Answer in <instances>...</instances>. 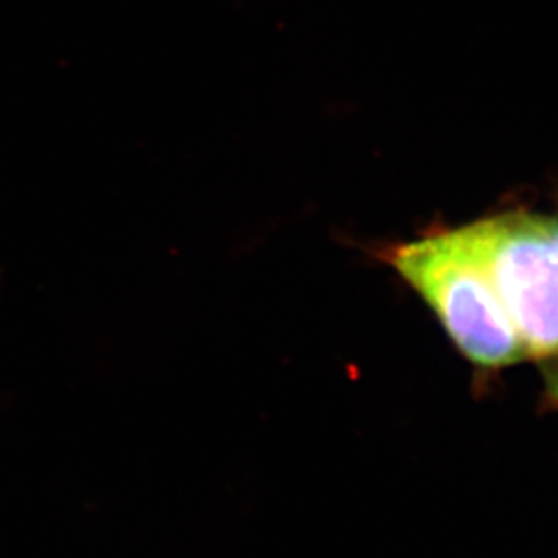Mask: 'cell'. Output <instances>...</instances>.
Instances as JSON below:
<instances>
[{"mask_svg": "<svg viewBox=\"0 0 558 558\" xmlns=\"http://www.w3.org/2000/svg\"><path fill=\"white\" fill-rule=\"evenodd\" d=\"M383 258L432 306L472 363L497 368L526 357L488 276L456 231L393 245Z\"/></svg>", "mask_w": 558, "mask_h": 558, "instance_id": "cell-1", "label": "cell"}, {"mask_svg": "<svg viewBox=\"0 0 558 558\" xmlns=\"http://www.w3.org/2000/svg\"><path fill=\"white\" fill-rule=\"evenodd\" d=\"M456 232L488 276L526 355L558 357V247L543 216L508 213Z\"/></svg>", "mask_w": 558, "mask_h": 558, "instance_id": "cell-2", "label": "cell"}, {"mask_svg": "<svg viewBox=\"0 0 558 558\" xmlns=\"http://www.w3.org/2000/svg\"><path fill=\"white\" fill-rule=\"evenodd\" d=\"M546 385H548L549 398L554 399L558 407V361L546 372Z\"/></svg>", "mask_w": 558, "mask_h": 558, "instance_id": "cell-3", "label": "cell"}, {"mask_svg": "<svg viewBox=\"0 0 558 558\" xmlns=\"http://www.w3.org/2000/svg\"><path fill=\"white\" fill-rule=\"evenodd\" d=\"M544 227L548 231L549 236L554 238V242L558 247V218L557 216H543Z\"/></svg>", "mask_w": 558, "mask_h": 558, "instance_id": "cell-4", "label": "cell"}]
</instances>
